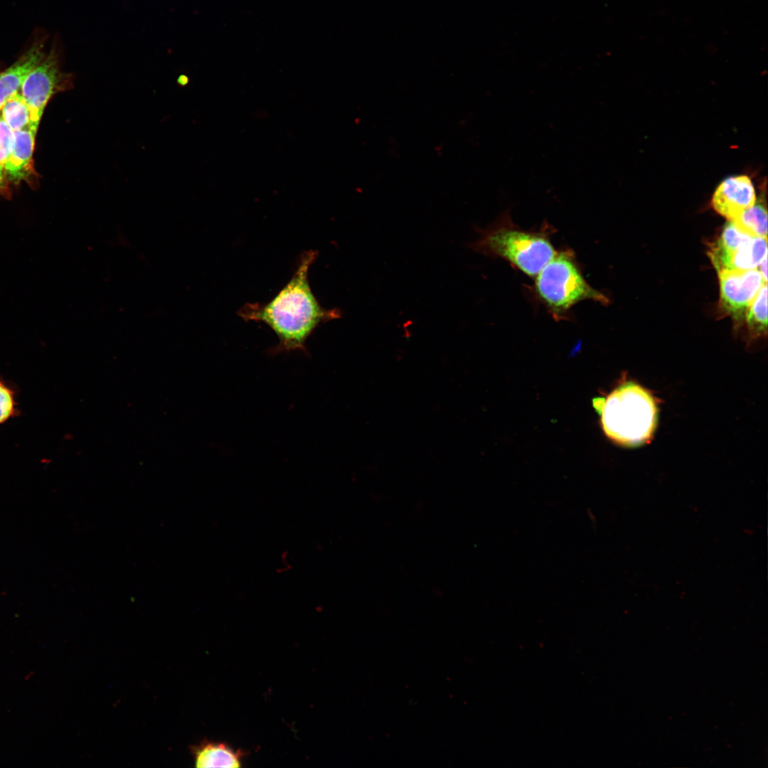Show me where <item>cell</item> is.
<instances>
[{
  "mask_svg": "<svg viewBox=\"0 0 768 768\" xmlns=\"http://www.w3.org/2000/svg\"><path fill=\"white\" fill-rule=\"evenodd\" d=\"M318 252L304 251L289 282L266 304L247 303L238 315L245 321L262 322L268 326L278 338L272 354L302 351L306 343L322 324L342 317L338 308L322 306L313 293L309 282V270Z\"/></svg>",
  "mask_w": 768,
  "mask_h": 768,
  "instance_id": "1",
  "label": "cell"
},
{
  "mask_svg": "<svg viewBox=\"0 0 768 768\" xmlns=\"http://www.w3.org/2000/svg\"><path fill=\"white\" fill-rule=\"evenodd\" d=\"M550 229L545 223L539 230H523L511 222L506 211L489 227L477 228L479 236L469 246L486 256L502 258L535 277L556 252Z\"/></svg>",
  "mask_w": 768,
  "mask_h": 768,
  "instance_id": "2",
  "label": "cell"
},
{
  "mask_svg": "<svg viewBox=\"0 0 768 768\" xmlns=\"http://www.w3.org/2000/svg\"><path fill=\"white\" fill-rule=\"evenodd\" d=\"M592 405L603 432L616 444L635 446L651 438L656 422L653 397L636 383L626 381L608 395L594 398Z\"/></svg>",
  "mask_w": 768,
  "mask_h": 768,
  "instance_id": "3",
  "label": "cell"
},
{
  "mask_svg": "<svg viewBox=\"0 0 768 768\" xmlns=\"http://www.w3.org/2000/svg\"><path fill=\"white\" fill-rule=\"evenodd\" d=\"M535 279L537 295L558 321L567 318L570 309L584 300L609 302L587 282L572 250L556 251Z\"/></svg>",
  "mask_w": 768,
  "mask_h": 768,
  "instance_id": "4",
  "label": "cell"
},
{
  "mask_svg": "<svg viewBox=\"0 0 768 768\" xmlns=\"http://www.w3.org/2000/svg\"><path fill=\"white\" fill-rule=\"evenodd\" d=\"M74 76L63 71L60 51L54 43L41 62L29 73L20 89L31 112V129L37 132L43 110L56 93L73 87Z\"/></svg>",
  "mask_w": 768,
  "mask_h": 768,
  "instance_id": "5",
  "label": "cell"
},
{
  "mask_svg": "<svg viewBox=\"0 0 768 768\" xmlns=\"http://www.w3.org/2000/svg\"><path fill=\"white\" fill-rule=\"evenodd\" d=\"M708 255L717 273L757 269L767 255V238L751 236L729 220Z\"/></svg>",
  "mask_w": 768,
  "mask_h": 768,
  "instance_id": "6",
  "label": "cell"
},
{
  "mask_svg": "<svg viewBox=\"0 0 768 768\" xmlns=\"http://www.w3.org/2000/svg\"><path fill=\"white\" fill-rule=\"evenodd\" d=\"M718 275L720 308L735 321L743 320L750 304L761 287L767 284L761 272L757 269L725 270Z\"/></svg>",
  "mask_w": 768,
  "mask_h": 768,
  "instance_id": "7",
  "label": "cell"
},
{
  "mask_svg": "<svg viewBox=\"0 0 768 768\" xmlns=\"http://www.w3.org/2000/svg\"><path fill=\"white\" fill-rule=\"evenodd\" d=\"M755 202L751 179L747 176H736L720 183L712 197L711 205L716 212L732 220Z\"/></svg>",
  "mask_w": 768,
  "mask_h": 768,
  "instance_id": "8",
  "label": "cell"
},
{
  "mask_svg": "<svg viewBox=\"0 0 768 768\" xmlns=\"http://www.w3.org/2000/svg\"><path fill=\"white\" fill-rule=\"evenodd\" d=\"M47 35L36 33L30 47L11 66L0 73V111L6 101L18 92L29 73L45 56Z\"/></svg>",
  "mask_w": 768,
  "mask_h": 768,
  "instance_id": "9",
  "label": "cell"
},
{
  "mask_svg": "<svg viewBox=\"0 0 768 768\" xmlns=\"http://www.w3.org/2000/svg\"><path fill=\"white\" fill-rule=\"evenodd\" d=\"M36 134V132L30 128L14 132V146L5 165V176L9 185L26 182L35 186L38 182L33 159Z\"/></svg>",
  "mask_w": 768,
  "mask_h": 768,
  "instance_id": "10",
  "label": "cell"
},
{
  "mask_svg": "<svg viewBox=\"0 0 768 768\" xmlns=\"http://www.w3.org/2000/svg\"><path fill=\"white\" fill-rule=\"evenodd\" d=\"M191 751L197 767H240L244 756L240 750H234L226 744L208 740L193 746Z\"/></svg>",
  "mask_w": 768,
  "mask_h": 768,
  "instance_id": "11",
  "label": "cell"
},
{
  "mask_svg": "<svg viewBox=\"0 0 768 768\" xmlns=\"http://www.w3.org/2000/svg\"><path fill=\"white\" fill-rule=\"evenodd\" d=\"M0 115L13 132L31 129L30 109L18 92L6 101L0 111Z\"/></svg>",
  "mask_w": 768,
  "mask_h": 768,
  "instance_id": "12",
  "label": "cell"
},
{
  "mask_svg": "<svg viewBox=\"0 0 768 768\" xmlns=\"http://www.w3.org/2000/svg\"><path fill=\"white\" fill-rule=\"evenodd\" d=\"M732 221L741 231L751 236L767 238V213L762 203H754Z\"/></svg>",
  "mask_w": 768,
  "mask_h": 768,
  "instance_id": "13",
  "label": "cell"
},
{
  "mask_svg": "<svg viewBox=\"0 0 768 768\" xmlns=\"http://www.w3.org/2000/svg\"><path fill=\"white\" fill-rule=\"evenodd\" d=\"M747 326L751 336L767 335V285L764 284L750 304L745 315Z\"/></svg>",
  "mask_w": 768,
  "mask_h": 768,
  "instance_id": "14",
  "label": "cell"
},
{
  "mask_svg": "<svg viewBox=\"0 0 768 768\" xmlns=\"http://www.w3.org/2000/svg\"><path fill=\"white\" fill-rule=\"evenodd\" d=\"M20 414L16 385L0 376V425Z\"/></svg>",
  "mask_w": 768,
  "mask_h": 768,
  "instance_id": "15",
  "label": "cell"
},
{
  "mask_svg": "<svg viewBox=\"0 0 768 768\" xmlns=\"http://www.w3.org/2000/svg\"><path fill=\"white\" fill-rule=\"evenodd\" d=\"M14 142V132L0 115V194L5 196L9 193V185L5 176V165L11 152Z\"/></svg>",
  "mask_w": 768,
  "mask_h": 768,
  "instance_id": "16",
  "label": "cell"
},
{
  "mask_svg": "<svg viewBox=\"0 0 768 768\" xmlns=\"http://www.w3.org/2000/svg\"><path fill=\"white\" fill-rule=\"evenodd\" d=\"M759 266H760V271L759 272H761L764 281L767 282V255L764 257V259L762 260V261L760 263Z\"/></svg>",
  "mask_w": 768,
  "mask_h": 768,
  "instance_id": "17",
  "label": "cell"
}]
</instances>
